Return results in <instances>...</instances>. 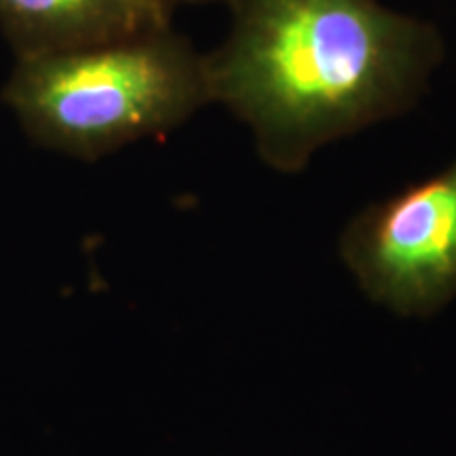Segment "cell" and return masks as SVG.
Returning a JSON list of instances; mask_svg holds the SVG:
<instances>
[{
	"label": "cell",
	"instance_id": "6da1fadb",
	"mask_svg": "<svg viewBox=\"0 0 456 456\" xmlns=\"http://www.w3.org/2000/svg\"><path fill=\"white\" fill-rule=\"evenodd\" d=\"M228 34L205 53L212 104L258 157L298 174L323 146L412 110L444 61L440 30L379 0H224Z\"/></svg>",
	"mask_w": 456,
	"mask_h": 456
},
{
	"label": "cell",
	"instance_id": "7a4b0ae2",
	"mask_svg": "<svg viewBox=\"0 0 456 456\" xmlns=\"http://www.w3.org/2000/svg\"><path fill=\"white\" fill-rule=\"evenodd\" d=\"M3 100L34 142L83 161L167 134L212 104L205 53L171 24L17 60Z\"/></svg>",
	"mask_w": 456,
	"mask_h": 456
},
{
	"label": "cell",
	"instance_id": "3957f363",
	"mask_svg": "<svg viewBox=\"0 0 456 456\" xmlns=\"http://www.w3.org/2000/svg\"><path fill=\"white\" fill-rule=\"evenodd\" d=\"M340 258L363 294L399 315L427 317L456 298V159L372 203L340 235Z\"/></svg>",
	"mask_w": 456,
	"mask_h": 456
},
{
	"label": "cell",
	"instance_id": "277c9868",
	"mask_svg": "<svg viewBox=\"0 0 456 456\" xmlns=\"http://www.w3.org/2000/svg\"><path fill=\"white\" fill-rule=\"evenodd\" d=\"M171 24L148 0H0V28L17 60L118 41Z\"/></svg>",
	"mask_w": 456,
	"mask_h": 456
},
{
	"label": "cell",
	"instance_id": "5b68a950",
	"mask_svg": "<svg viewBox=\"0 0 456 456\" xmlns=\"http://www.w3.org/2000/svg\"><path fill=\"white\" fill-rule=\"evenodd\" d=\"M148 3L157 4L159 9H163L165 13H174L175 7L180 4H201V3H224V0H148Z\"/></svg>",
	"mask_w": 456,
	"mask_h": 456
}]
</instances>
